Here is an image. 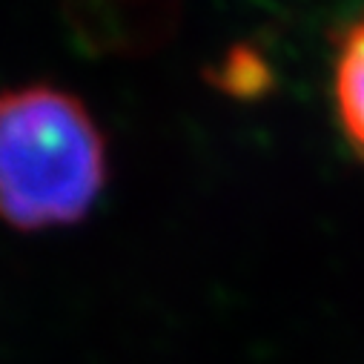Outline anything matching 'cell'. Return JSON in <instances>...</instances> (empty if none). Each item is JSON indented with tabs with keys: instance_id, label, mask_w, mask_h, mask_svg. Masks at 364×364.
Listing matches in <instances>:
<instances>
[{
	"instance_id": "cell-1",
	"label": "cell",
	"mask_w": 364,
	"mask_h": 364,
	"mask_svg": "<svg viewBox=\"0 0 364 364\" xmlns=\"http://www.w3.org/2000/svg\"><path fill=\"white\" fill-rule=\"evenodd\" d=\"M107 187V144L83 101L35 83L0 95V218L15 230L80 221Z\"/></svg>"
},
{
	"instance_id": "cell-2",
	"label": "cell",
	"mask_w": 364,
	"mask_h": 364,
	"mask_svg": "<svg viewBox=\"0 0 364 364\" xmlns=\"http://www.w3.org/2000/svg\"><path fill=\"white\" fill-rule=\"evenodd\" d=\"M77 32L104 49L152 46L172 26V0H77Z\"/></svg>"
},
{
	"instance_id": "cell-3",
	"label": "cell",
	"mask_w": 364,
	"mask_h": 364,
	"mask_svg": "<svg viewBox=\"0 0 364 364\" xmlns=\"http://www.w3.org/2000/svg\"><path fill=\"white\" fill-rule=\"evenodd\" d=\"M336 109L350 144L364 155V18L347 29L338 46Z\"/></svg>"
}]
</instances>
